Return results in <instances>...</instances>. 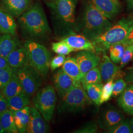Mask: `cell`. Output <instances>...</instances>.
Masks as SVG:
<instances>
[{
	"label": "cell",
	"instance_id": "obj_1",
	"mask_svg": "<svg viewBox=\"0 0 133 133\" xmlns=\"http://www.w3.org/2000/svg\"><path fill=\"white\" fill-rule=\"evenodd\" d=\"M18 23L22 37L36 42L46 41L52 33L43 5L37 2L18 17Z\"/></svg>",
	"mask_w": 133,
	"mask_h": 133
},
{
	"label": "cell",
	"instance_id": "obj_2",
	"mask_svg": "<svg viewBox=\"0 0 133 133\" xmlns=\"http://www.w3.org/2000/svg\"><path fill=\"white\" fill-rule=\"evenodd\" d=\"M77 0H52L47 3L55 35L64 38L76 34L75 10Z\"/></svg>",
	"mask_w": 133,
	"mask_h": 133
},
{
	"label": "cell",
	"instance_id": "obj_3",
	"mask_svg": "<svg viewBox=\"0 0 133 133\" xmlns=\"http://www.w3.org/2000/svg\"><path fill=\"white\" fill-rule=\"evenodd\" d=\"M111 26L109 19L90 2L86 6L80 22L76 23V32H79L81 35L93 42Z\"/></svg>",
	"mask_w": 133,
	"mask_h": 133
},
{
	"label": "cell",
	"instance_id": "obj_4",
	"mask_svg": "<svg viewBox=\"0 0 133 133\" xmlns=\"http://www.w3.org/2000/svg\"><path fill=\"white\" fill-rule=\"evenodd\" d=\"M133 28V18L124 17L92 42L95 52L105 53L112 45L122 43Z\"/></svg>",
	"mask_w": 133,
	"mask_h": 133
},
{
	"label": "cell",
	"instance_id": "obj_5",
	"mask_svg": "<svg viewBox=\"0 0 133 133\" xmlns=\"http://www.w3.org/2000/svg\"><path fill=\"white\" fill-rule=\"evenodd\" d=\"M60 100L58 111L61 114H76L81 112L93 103L82 85L74 86Z\"/></svg>",
	"mask_w": 133,
	"mask_h": 133
},
{
	"label": "cell",
	"instance_id": "obj_6",
	"mask_svg": "<svg viewBox=\"0 0 133 133\" xmlns=\"http://www.w3.org/2000/svg\"><path fill=\"white\" fill-rule=\"evenodd\" d=\"M29 60V65L33 66L43 77L47 76L50 66L51 55L48 49L40 43L27 40L25 42Z\"/></svg>",
	"mask_w": 133,
	"mask_h": 133
},
{
	"label": "cell",
	"instance_id": "obj_7",
	"mask_svg": "<svg viewBox=\"0 0 133 133\" xmlns=\"http://www.w3.org/2000/svg\"><path fill=\"white\" fill-rule=\"evenodd\" d=\"M57 97L54 87L49 85L40 89L33 99L34 107L48 122L52 118L56 105Z\"/></svg>",
	"mask_w": 133,
	"mask_h": 133
},
{
	"label": "cell",
	"instance_id": "obj_8",
	"mask_svg": "<svg viewBox=\"0 0 133 133\" xmlns=\"http://www.w3.org/2000/svg\"><path fill=\"white\" fill-rule=\"evenodd\" d=\"M24 93L31 98L42 85V76L36 69L30 65L19 69H14Z\"/></svg>",
	"mask_w": 133,
	"mask_h": 133
},
{
	"label": "cell",
	"instance_id": "obj_9",
	"mask_svg": "<svg viewBox=\"0 0 133 133\" xmlns=\"http://www.w3.org/2000/svg\"><path fill=\"white\" fill-rule=\"evenodd\" d=\"M124 119L125 116L118 108L109 105L101 111L97 123L100 128L109 131L117 127Z\"/></svg>",
	"mask_w": 133,
	"mask_h": 133
},
{
	"label": "cell",
	"instance_id": "obj_10",
	"mask_svg": "<svg viewBox=\"0 0 133 133\" xmlns=\"http://www.w3.org/2000/svg\"><path fill=\"white\" fill-rule=\"evenodd\" d=\"M53 83L54 88L60 99L74 86L81 85V81L74 80L62 69L58 70L55 73Z\"/></svg>",
	"mask_w": 133,
	"mask_h": 133
},
{
	"label": "cell",
	"instance_id": "obj_11",
	"mask_svg": "<svg viewBox=\"0 0 133 133\" xmlns=\"http://www.w3.org/2000/svg\"><path fill=\"white\" fill-rule=\"evenodd\" d=\"M75 59L80 68L83 76L99 64L101 58L95 51L81 50L76 55Z\"/></svg>",
	"mask_w": 133,
	"mask_h": 133
},
{
	"label": "cell",
	"instance_id": "obj_12",
	"mask_svg": "<svg viewBox=\"0 0 133 133\" xmlns=\"http://www.w3.org/2000/svg\"><path fill=\"white\" fill-rule=\"evenodd\" d=\"M47 122L35 107H30V116L26 133H47L49 129Z\"/></svg>",
	"mask_w": 133,
	"mask_h": 133
},
{
	"label": "cell",
	"instance_id": "obj_13",
	"mask_svg": "<svg viewBox=\"0 0 133 133\" xmlns=\"http://www.w3.org/2000/svg\"><path fill=\"white\" fill-rule=\"evenodd\" d=\"M90 2L100 12L109 19H112L119 13V2L114 0H90Z\"/></svg>",
	"mask_w": 133,
	"mask_h": 133
},
{
	"label": "cell",
	"instance_id": "obj_14",
	"mask_svg": "<svg viewBox=\"0 0 133 133\" xmlns=\"http://www.w3.org/2000/svg\"><path fill=\"white\" fill-rule=\"evenodd\" d=\"M32 0H2V9L14 17H18L28 8Z\"/></svg>",
	"mask_w": 133,
	"mask_h": 133
},
{
	"label": "cell",
	"instance_id": "obj_15",
	"mask_svg": "<svg viewBox=\"0 0 133 133\" xmlns=\"http://www.w3.org/2000/svg\"><path fill=\"white\" fill-rule=\"evenodd\" d=\"M99 70L102 81L105 83L116 75L121 68L112 62L109 56L104 54L99 63Z\"/></svg>",
	"mask_w": 133,
	"mask_h": 133
},
{
	"label": "cell",
	"instance_id": "obj_16",
	"mask_svg": "<svg viewBox=\"0 0 133 133\" xmlns=\"http://www.w3.org/2000/svg\"><path fill=\"white\" fill-rule=\"evenodd\" d=\"M75 51L91 50L95 51V48L92 43L82 35L76 34L70 35L62 39Z\"/></svg>",
	"mask_w": 133,
	"mask_h": 133
},
{
	"label": "cell",
	"instance_id": "obj_17",
	"mask_svg": "<svg viewBox=\"0 0 133 133\" xmlns=\"http://www.w3.org/2000/svg\"><path fill=\"white\" fill-rule=\"evenodd\" d=\"M10 66L13 69H19L28 65L27 52L24 46L16 48L6 57Z\"/></svg>",
	"mask_w": 133,
	"mask_h": 133
},
{
	"label": "cell",
	"instance_id": "obj_18",
	"mask_svg": "<svg viewBox=\"0 0 133 133\" xmlns=\"http://www.w3.org/2000/svg\"><path fill=\"white\" fill-rule=\"evenodd\" d=\"M119 108L129 115H133V84L126 86L117 100Z\"/></svg>",
	"mask_w": 133,
	"mask_h": 133
},
{
	"label": "cell",
	"instance_id": "obj_19",
	"mask_svg": "<svg viewBox=\"0 0 133 133\" xmlns=\"http://www.w3.org/2000/svg\"><path fill=\"white\" fill-rule=\"evenodd\" d=\"M19 45L18 39L14 35L9 34L0 35V56L6 58Z\"/></svg>",
	"mask_w": 133,
	"mask_h": 133
},
{
	"label": "cell",
	"instance_id": "obj_20",
	"mask_svg": "<svg viewBox=\"0 0 133 133\" xmlns=\"http://www.w3.org/2000/svg\"><path fill=\"white\" fill-rule=\"evenodd\" d=\"M12 112L18 133H26L30 116V107L27 105L22 109Z\"/></svg>",
	"mask_w": 133,
	"mask_h": 133
},
{
	"label": "cell",
	"instance_id": "obj_21",
	"mask_svg": "<svg viewBox=\"0 0 133 133\" xmlns=\"http://www.w3.org/2000/svg\"><path fill=\"white\" fill-rule=\"evenodd\" d=\"M16 27L17 24L14 17L0 8V32L14 36Z\"/></svg>",
	"mask_w": 133,
	"mask_h": 133
},
{
	"label": "cell",
	"instance_id": "obj_22",
	"mask_svg": "<svg viewBox=\"0 0 133 133\" xmlns=\"http://www.w3.org/2000/svg\"><path fill=\"white\" fill-rule=\"evenodd\" d=\"M2 90L6 99L23 92L21 84L14 71L11 78Z\"/></svg>",
	"mask_w": 133,
	"mask_h": 133
},
{
	"label": "cell",
	"instance_id": "obj_23",
	"mask_svg": "<svg viewBox=\"0 0 133 133\" xmlns=\"http://www.w3.org/2000/svg\"><path fill=\"white\" fill-rule=\"evenodd\" d=\"M62 69L68 76L75 81H80L81 78L83 77V75L75 58L68 57L66 58L65 62L62 66Z\"/></svg>",
	"mask_w": 133,
	"mask_h": 133
},
{
	"label": "cell",
	"instance_id": "obj_24",
	"mask_svg": "<svg viewBox=\"0 0 133 133\" xmlns=\"http://www.w3.org/2000/svg\"><path fill=\"white\" fill-rule=\"evenodd\" d=\"M0 122L4 133H17L12 111L8 109L0 113Z\"/></svg>",
	"mask_w": 133,
	"mask_h": 133
},
{
	"label": "cell",
	"instance_id": "obj_25",
	"mask_svg": "<svg viewBox=\"0 0 133 133\" xmlns=\"http://www.w3.org/2000/svg\"><path fill=\"white\" fill-rule=\"evenodd\" d=\"M9 109L12 111L18 110L28 105L30 98L24 92L7 99Z\"/></svg>",
	"mask_w": 133,
	"mask_h": 133
},
{
	"label": "cell",
	"instance_id": "obj_26",
	"mask_svg": "<svg viewBox=\"0 0 133 133\" xmlns=\"http://www.w3.org/2000/svg\"><path fill=\"white\" fill-rule=\"evenodd\" d=\"M80 81L83 88L89 84L102 83L103 81L99 68L96 66L86 72L81 78Z\"/></svg>",
	"mask_w": 133,
	"mask_h": 133
},
{
	"label": "cell",
	"instance_id": "obj_27",
	"mask_svg": "<svg viewBox=\"0 0 133 133\" xmlns=\"http://www.w3.org/2000/svg\"><path fill=\"white\" fill-rule=\"evenodd\" d=\"M103 86V83L92 84L87 85L83 88L92 102L97 105H100V101Z\"/></svg>",
	"mask_w": 133,
	"mask_h": 133
},
{
	"label": "cell",
	"instance_id": "obj_28",
	"mask_svg": "<svg viewBox=\"0 0 133 133\" xmlns=\"http://www.w3.org/2000/svg\"><path fill=\"white\" fill-rule=\"evenodd\" d=\"M126 47V46L121 43L112 45L109 48V57L112 62L115 64L120 63Z\"/></svg>",
	"mask_w": 133,
	"mask_h": 133
},
{
	"label": "cell",
	"instance_id": "obj_29",
	"mask_svg": "<svg viewBox=\"0 0 133 133\" xmlns=\"http://www.w3.org/2000/svg\"><path fill=\"white\" fill-rule=\"evenodd\" d=\"M114 78L113 77L109 81L105 82L103 86L102 95L100 101V105L107 102L110 100L112 95V86L114 82Z\"/></svg>",
	"mask_w": 133,
	"mask_h": 133
},
{
	"label": "cell",
	"instance_id": "obj_30",
	"mask_svg": "<svg viewBox=\"0 0 133 133\" xmlns=\"http://www.w3.org/2000/svg\"><path fill=\"white\" fill-rule=\"evenodd\" d=\"M52 49L54 52L63 55H66L72 51H75L73 48L62 40L59 42L52 43Z\"/></svg>",
	"mask_w": 133,
	"mask_h": 133
},
{
	"label": "cell",
	"instance_id": "obj_31",
	"mask_svg": "<svg viewBox=\"0 0 133 133\" xmlns=\"http://www.w3.org/2000/svg\"><path fill=\"white\" fill-rule=\"evenodd\" d=\"M98 125L97 121H90L87 122L79 128L74 131V133H95L98 130Z\"/></svg>",
	"mask_w": 133,
	"mask_h": 133
},
{
	"label": "cell",
	"instance_id": "obj_32",
	"mask_svg": "<svg viewBox=\"0 0 133 133\" xmlns=\"http://www.w3.org/2000/svg\"><path fill=\"white\" fill-rule=\"evenodd\" d=\"M14 69L12 68H0V89H2L11 78Z\"/></svg>",
	"mask_w": 133,
	"mask_h": 133
},
{
	"label": "cell",
	"instance_id": "obj_33",
	"mask_svg": "<svg viewBox=\"0 0 133 133\" xmlns=\"http://www.w3.org/2000/svg\"><path fill=\"white\" fill-rule=\"evenodd\" d=\"M107 133H132L130 119H124L122 123L119 124L115 128L113 129Z\"/></svg>",
	"mask_w": 133,
	"mask_h": 133
},
{
	"label": "cell",
	"instance_id": "obj_34",
	"mask_svg": "<svg viewBox=\"0 0 133 133\" xmlns=\"http://www.w3.org/2000/svg\"><path fill=\"white\" fill-rule=\"evenodd\" d=\"M127 82L122 78H119L114 82L112 86V95L114 97H117L123 91L126 86Z\"/></svg>",
	"mask_w": 133,
	"mask_h": 133
},
{
	"label": "cell",
	"instance_id": "obj_35",
	"mask_svg": "<svg viewBox=\"0 0 133 133\" xmlns=\"http://www.w3.org/2000/svg\"><path fill=\"white\" fill-rule=\"evenodd\" d=\"M133 56V44L126 46L125 48L123 57L120 62L121 68L125 66L130 62Z\"/></svg>",
	"mask_w": 133,
	"mask_h": 133
},
{
	"label": "cell",
	"instance_id": "obj_36",
	"mask_svg": "<svg viewBox=\"0 0 133 133\" xmlns=\"http://www.w3.org/2000/svg\"><path fill=\"white\" fill-rule=\"evenodd\" d=\"M66 60L65 55H59L54 57L50 63V67L52 71H54L57 68L62 66Z\"/></svg>",
	"mask_w": 133,
	"mask_h": 133
},
{
	"label": "cell",
	"instance_id": "obj_37",
	"mask_svg": "<svg viewBox=\"0 0 133 133\" xmlns=\"http://www.w3.org/2000/svg\"><path fill=\"white\" fill-rule=\"evenodd\" d=\"M9 109L8 101L2 92H0V113Z\"/></svg>",
	"mask_w": 133,
	"mask_h": 133
},
{
	"label": "cell",
	"instance_id": "obj_38",
	"mask_svg": "<svg viewBox=\"0 0 133 133\" xmlns=\"http://www.w3.org/2000/svg\"><path fill=\"white\" fill-rule=\"evenodd\" d=\"M125 79L127 83L133 84V66L131 67L128 72L125 74Z\"/></svg>",
	"mask_w": 133,
	"mask_h": 133
},
{
	"label": "cell",
	"instance_id": "obj_39",
	"mask_svg": "<svg viewBox=\"0 0 133 133\" xmlns=\"http://www.w3.org/2000/svg\"><path fill=\"white\" fill-rule=\"evenodd\" d=\"M10 68L8 59L6 57L0 56V68Z\"/></svg>",
	"mask_w": 133,
	"mask_h": 133
},
{
	"label": "cell",
	"instance_id": "obj_40",
	"mask_svg": "<svg viewBox=\"0 0 133 133\" xmlns=\"http://www.w3.org/2000/svg\"><path fill=\"white\" fill-rule=\"evenodd\" d=\"M122 43L126 46L133 44V28L130 33L129 34L127 38Z\"/></svg>",
	"mask_w": 133,
	"mask_h": 133
},
{
	"label": "cell",
	"instance_id": "obj_41",
	"mask_svg": "<svg viewBox=\"0 0 133 133\" xmlns=\"http://www.w3.org/2000/svg\"><path fill=\"white\" fill-rule=\"evenodd\" d=\"M126 1L127 3L129 10L133 12V0H126Z\"/></svg>",
	"mask_w": 133,
	"mask_h": 133
},
{
	"label": "cell",
	"instance_id": "obj_42",
	"mask_svg": "<svg viewBox=\"0 0 133 133\" xmlns=\"http://www.w3.org/2000/svg\"><path fill=\"white\" fill-rule=\"evenodd\" d=\"M130 124H131V126L132 133H133V117L130 119Z\"/></svg>",
	"mask_w": 133,
	"mask_h": 133
},
{
	"label": "cell",
	"instance_id": "obj_43",
	"mask_svg": "<svg viewBox=\"0 0 133 133\" xmlns=\"http://www.w3.org/2000/svg\"><path fill=\"white\" fill-rule=\"evenodd\" d=\"M4 133V131L3 130L2 125H1V122H0V133Z\"/></svg>",
	"mask_w": 133,
	"mask_h": 133
},
{
	"label": "cell",
	"instance_id": "obj_44",
	"mask_svg": "<svg viewBox=\"0 0 133 133\" xmlns=\"http://www.w3.org/2000/svg\"><path fill=\"white\" fill-rule=\"evenodd\" d=\"M114 1H116V2H118V0H114Z\"/></svg>",
	"mask_w": 133,
	"mask_h": 133
},
{
	"label": "cell",
	"instance_id": "obj_45",
	"mask_svg": "<svg viewBox=\"0 0 133 133\" xmlns=\"http://www.w3.org/2000/svg\"><path fill=\"white\" fill-rule=\"evenodd\" d=\"M132 60H133V58H132Z\"/></svg>",
	"mask_w": 133,
	"mask_h": 133
}]
</instances>
